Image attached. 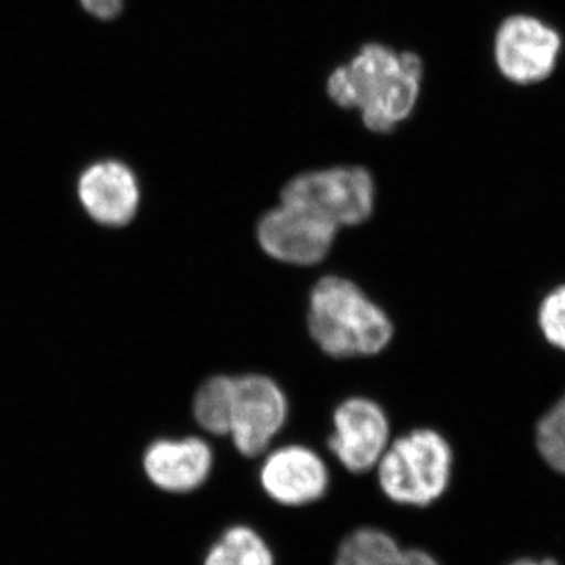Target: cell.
Segmentation results:
<instances>
[{
    "instance_id": "cell-1",
    "label": "cell",
    "mask_w": 565,
    "mask_h": 565,
    "mask_svg": "<svg viewBox=\"0 0 565 565\" xmlns=\"http://www.w3.org/2000/svg\"><path fill=\"white\" fill-rule=\"evenodd\" d=\"M422 79L418 55L374 43L334 70L327 90L341 107L359 109L367 129L386 134L411 117Z\"/></svg>"
},
{
    "instance_id": "cell-2",
    "label": "cell",
    "mask_w": 565,
    "mask_h": 565,
    "mask_svg": "<svg viewBox=\"0 0 565 565\" xmlns=\"http://www.w3.org/2000/svg\"><path fill=\"white\" fill-rule=\"evenodd\" d=\"M308 332L332 359H359L384 352L394 326L384 308L356 282L327 275L316 282L308 299Z\"/></svg>"
},
{
    "instance_id": "cell-3",
    "label": "cell",
    "mask_w": 565,
    "mask_h": 565,
    "mask_svg": "<svg viewBox=\"0 0 565 565\" xmlns=\"http://www.w3.org/2000/svg\"><path fill=\"white\" fill-rule=\"evenodd\" d=\"M452 467L455 455L444 435L419 427L393 440L375 468L379 486L390 501L427 508L448 490Z\"/></svg>"
},
{
    "instance_id": "cell-4",
    "label": "cell",
    "mask_w": 565,
    "mask_h": 565,
    "mask_svg": "<svg viewBox=\"0 0 565 565\" xmlns=\"http://www.w3.org/2000/svg\"><path fill=\"white\" fill-rule=\"evenodd\" d=\"M280 200L313 211L338 228L359 226L373 215L375 182L360 166L313 170L286 182Z\"/></svg>"
},
{
    "instance_id": "cell-5",
    "label": "cell",
    "mask_w": 565,
    "mask_h": 565,
    "mask_svg": "<svg viewBox=\"0 0 565 565\" xmlns=\"http://www.w3.org/2000/svg\"><path fill=\"white\" fill-rule=\"evenodd\" d=\"M338 230L334 223L313 211L280 202L259 218L256 239L275 262L310 267L327 258Z\"/></svg>"
},
{
    "instance_id": "cell-6",
    "label": "cell",
    "mask_w": 565,
    "mask_h": 565,
    "mask_svg": "<svg viewBox=\"0 0 565 565\" xmlns=\"http://www.w3.org/2000/svg\"><path fill=\"white\" fill-rule=\"evenodd\" d=\"M289 403L281 386L263 374L236 377L230 437L245 457H259L270 448L288 422Z\"/></svg>"
},
{
    "instance_id": "cell-7",
    "label": "cell",
    "mask_w": 565,
    "mask_h": 565,
    "mask_svg": "<svg viewBox=\"0 0 565 565\" xmlns=\"http://www.w3.org/2000/svg\"><path fill=\"white\" fill-rule=\"evenodd\" d=\"M563 40L555 29L530 14L508 18L494 35V62L505 79L533 85L552 76Z\"/></svg>"
},
{
    "instance_id": "cell-8",
    "label": "cell",
    "mask_w": 565,
    "mask_h": 565,
    "mask_svg": "<svg viewBox=\"0 0 565 565\" xmlns=\"http://www.w3.org/2000/svg\"><path fill=\"white\" fill-rule=\"evenodd\" d=\"M390 435L392 427L382 405L367 397L353 396L333 412V433L327 444L349 473L363 475L381 462L392 444Z\"/></svg>"
},
{
    "instance_id": "cell-9",
    "label": "cell",
    "mask_w": 565,
    "mask_h": 565,
    "mask_svg": "<svg viewBox=\"0 0 565 565\" xmlns=\"http://www.w3.org/2000/svg\"><path fill=\"white\" fill-rule=\"evenodd\" d=\"M258 478L264 493L286 508L318 503L330 487L329 467L305 445L280 446L267 452Z\"/></svg>"
},
{
    "instance_id": "cell-10",
    "label": "cell",
    "mask_w": 565,
    "mask_h": 565,
    "mask_svg": "<svg viewBox=\"0 0 565 565\" xmlns=\"http://www.w3.org/2000/svg\"><path fill=\"white\" fill-rule=\"evenodd\" d=\"M143 471L167 493H191L204 486L214 468V451L200 437L161 438L145 451Z\"/></svg>"
},
{
    "instance_id": "cell-11",
    "label": "cell",
    "mask_w": 565,
    "mask_h": 565,
    "mask_svg": "<svg viewBox=\"0 0 565 565\" xmlns=\"http://www.w3.org/2000/svg\"><path fill=\"white\" fill-rule=\"evenodd\" d=\"M79 199L96 222L107 226H125L136 217L140 188L136 173L120 161L93 163L81 174Z\"/></svg>"
},
{
    "instance_id": "cell-12",
    "label": "cell",
    "mask_w": 565,
    "mask_h": 565,
    "mask_svg": "<svg viewBox=\"0 0 565 565\" xmlns=\"http://www.w3.org/2000/svg\"><path fill=\"white\" fill-rule=\"evenodd\" d=\"M203 565H275V556L255 527L233 525L212 542Z\"/></svg>"
},
{
    "instance_id": "cell-13",
    "label": "cell",
    "mask_w": 565,
    "mask_h": 565,
    "mask_svg": "<svg viewBox=\"0 0 565 565\" xmlns=\"http://www.w3.org/2000/svg\"><path fill=\"white\" fill-rule=\"evenodd\" d=\"M405 548L381 527L364 526L343 539L333 565H403Z\"/></svg>"
},
{
    "instance_id": "cell-14",
    "label": "cell",
    "mask_w": 565,
    "mask_h": 565,
    "mask_svg": "<svg viewBox=\"0 0 565 565\" xmlns=\"http://www.w3.org/2000/svg\"><path fill=\"white\" fill-rule=\"evenodd\" d=\"M234 388L236 377L230 375H212L206 379L193 396V418L207 434H230L232 423Z\"/></svg>"
},
{
    "instance_id": "cell-15",
    "label": "cell",
    "mask_w": 565,
    "mask_h": 565,
    "mask_svg": "<svg viewBox=\"0 0 565 565\" xmlns=\"http://www.w3.org/2000/svg\"><path fill=\"white\" fill-rule=\"evenodd\" d=\"M535 445L545 463L565 476V393L539 422Z\"/></svg>"
},
{
    "instance_id": "cell-16",
    "label": "cell",
    "mask_w": 565,
    "mask_h": 565,
    "mask_svg": "<svg viewBox=\"0 0 565 565\" xmlns=\"http://www.w3.org/2000/svg\"><path fill=\"white\" fill-rule=\"evenodd\" d=\"M537 321L545 340L565 352V285L546 294L539 307Z\"/></svg>"
},
{
    "instance_id": "cell-17",
    "label": "cell",
    "mask_w": 565,
    "mask_h": 565,
    "mask_svg": "<svg viewBox=\"0 0 565 565\" xmlns=\"http://www.w3.org/2000/svg\"><path fill=\"white\" fill-rule=\"evenodd\" d=\"M79 3L96 20L110 21L121 13L125 0H79Z\"/></svg>"
},
{
    "instance_id": "cell-18",
    "label": "cell",
    "mask_w": 565,
    "mask_h": 565,
    "mask_svg": "<svg viewBox=\"0 0 565 565\" xmlns=\"http://www.w3.org/2000/svg\"><path fill=\"white\" fill-rule=\"evenodd\" d=\"M403 565H441L437 557L422 548H405Z\"/></svg>"
},
{
    "instance_id": "cell-19",
    "label": "cell",
    "mask_w": 565,
    "mask_h": 565,
    "mask_svg": "<svg viewBox=\"0 0 565 565\" xmlns=\"http://www.w3.org/2000/svg\"><path fill=\"white\" fill-rule=\"evenodd\" d=\"M508 565H557L555 559H533V557H522Z\"/></svg>"
}]
</instances>
